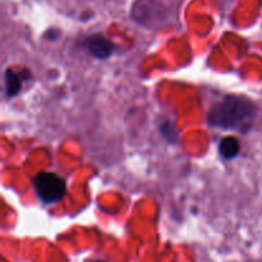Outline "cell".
<instances>
[{"label":"cell","instance_id":"cell-1","mask_svg":"<svg viewBox=\"0 0 262 262\" xmlns=\"http://www.w3.org/2000/svg\"><path fill=\"white\" fill-rule=\"evenodd\" d=\"M256 115V106L245 97L229 95L216 102L207 114V124L220 129H235L247 133Z\"/></svg>","mask_w":262,"mask_h":262},{"label":"cell","instance_id":"cell-2","mask_svg":"<svg viewBox=\"0 0 262 262\" xmlns=\"http://www.w3.org/2000/svg\"><path fill=\"white\" fill-rule=\"evenodd\" d=\"M37 197L46 205L56 204L66 193V183L55 173H40L33 178Z\"/></svg>","mask_w":262,"mask_h":262},{"label":"cell","instance_id":"cell-3","mask_svg":"<svg viewBox=\"0 0 262 262\" xmlns=\"http://www.w3.org/2000/svg\"><path fill=\"white\" fill-rule=\"evenodd\" d=\"M84 48L94 58L105 60L113 54V43L102 35H92L84 41Z\"/></svg>","mask_w":262,"mask_h":262},{"label":"cell","instance_id":"cell-4","mask_svg":"<svg viewBox=\"0 0 262 262\" xmlns=\"http://www.w3.org/2000/svg\"><path fill=\"white\" fill-rule=\"evenodd\" d=\"M25 71H22L20 73H17L13 69H7L5 71V77H4V83H5V95H7L8 99L10 97H14L15 95L19 92V90L22 89V83L25 81H27L28 77H23Z\"/></svg>","mask_w":262,"mask_h":262},{"label":"cell","instance_id":"cell-5","mask_svg":"<svg viewBox=\"0 0 262 262\" xmlns=\"http://www.w3.org/2000/svg\"><path fill=\"white\" fill-rule=\"evenodd\" d=\"M241 151V143L235 137H225L220 141L219 152L227 160H232L238 156Z\"/></svg>","mask_w":262,"mask_h":262},{"label":"cell","instance_id":"cell-6","mask_svg":"<svg viewBox=\"0 0 262 262\" xmlns=\"http://www.w3.org/2000/svg\"><path fill=\"white\" fill-rule=\"evenodd\" d=\"M94 262H105V261H94Z\"/></svg>","mask_w":262,"mask_h":262}]
</instances>
